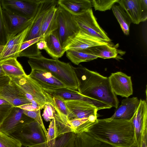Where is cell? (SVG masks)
<instances>
[{
	"label": "cell",
	"instance_id": "obj_1",
	"mask_svg": "<svg viewBox=\"0 0 147 147\" xmlns=\"http://www.w3.org/2000/svg\"><path fill=\"white\" fill-rule=\"evenodd\" d=\"M85 132L114 147H132L136 145L134 127L130 121L111 118L88 120L76 129L75 133Z\"/></svg>",
	"mask_w": 147,
	"mask_h": 147
},
{
	"label": "cell",
	"instance_id": "obj_2",
	"mask_svg": "<svg viewBox=\"0 0 147 147\" xmlns=\"http://www.w3.org/2000/svg\"><path fill=\"white\" fill-rule=\"evenodd\" d=\"M78 82V91L81 94L104 102L117 109L119 101L111 88L108 78L81 65L73 66Z\"/></svg>",
	"mask_w": 147,
	"mask_h": 147
},
{
	"label": "cell",
	"instance_id": "obj_3",
	"mask_svg": "<svg viewBox=\"0 0 147 147\" xmlns=\"http://www.w3.org/2000/svg\"><path fill=\"white\" fill-rule=\"evenodd\" d=\"M29 58L28 62L31 70L48 71L68 88L74 90H77V78L73 66L70 63L61 61L58 59L47 58L42 54Z\"/></svg>",
	"mask_w": 147,
	"mask_h": 147
},
{
	"label": "cell",
	"instance_id": "obj_4",
	"mask_svg": "<svg viewBox=\"0 0 147 147\" xmlns=\"http://www.w3.org/2000/svg\"><path fill=\"white\" fill-rule=\"evenodd\" d=\"M72 16L79 30L104 41L108 42L111 41L106 32L98 24L92 8L84 13Z\"/></svg>",
	"mask_w": 147,
	"mask_h": 147
},
{
	"label": "cell",
	"instance_id": "obj_5",
	"mask_svg": "<svg viewBox=\"0 0 147 147\" xmlns=\"http://www.w3.org/2000/svg\"><path fill=\"white\" fill-rule=\"evenodd\" d=\"M26 147L47 141L45 133L39 123L33 119L19 130L9 135Z\"/></svg>",
	"mask_w": 147,
	"mask_h": 147
},
{
	"label": "cell",
	"instance_id": "obj_6",
	"mask_svg": "<svg viewBox=\"0 0 147 147\" xmlns=\"http://www.w3.org/2000/svg\"><path fill=\"white\" fill-rule=\"evenodd\" d=\"M9 78L12 82L34 98L40 105L41 109L44 108L47 103H51L49 94L45 92L42 88L28 75Z\"/></svg>",
	"mask_w": 147,
	"mask_h": 147
},
{
	"label": "cell",
	"instance_id": "obj_7",
	"mask_svg": "<svg viewBox=\"0 0 147 147\" xmlns=\"http://www.w3.org/2000/svg\"><path fill=\"white\" fill-rule=\"evenodd\" d=\"M33 119L26 115L23 109L13 107L0 124V131L9 135L21 129Z\"/></svg>",
	"mask_w": 147,
	"mask_h": 147
},
{
	"label": "cell",
	"instance_id": "obj_8",
	"mask_svg": "<svg viewBox=\"0 0 147 147\" xmlns=\"http://www.w3.org/2000/svg\"><path fill=\"white\" fill-rule=\"evenodd\" d=\"M41 0H1L2 9L29 19L34 17Z\"/></svg>",
	"mask_w": 147,
	"mask_h": 147
},
{
	"label": "cell",
	"instance_id": "obj_9",
	"mask_svg": "<svg viewBox=\"0 0 147 147\" xmlns=\"http://www.w3.org/2000/svg\"><path fill=\"white\" fill-rule=\"evenodd\" d=\"M70 112L69 120L74 119L88 118V121L94 122L98 117L99 110L94 105L81 100H64Z\"/></svg>",
	"mask_w": 147,
	"mask_h": 147
},
{
	"label": "cell",
	"instance_id": "obj_10",
	"mask_svg": "<svg viewBox=\"0 0 147 147\" xmlns=\"http://www.w3.org/2000/svg\"><path fill=\"white\" fill-rule=\"evenodd\" d=\"M108 42L79 30L68 37L63 43V48L66 52L69 50L85 49Z\"/></svg>",
	"mask_w": 147,
	"mask_h": 147
},
{
	"label": "cell",
	"instance_id": "obj_11",
	"mask_svg": "<svg viewBox=\"0 0 147 147\" xmlns=\"http://www.w3.org/2000/svg\"><path fill=\"white\" fill-rule=\"evenodd\" d=\"M58 0H41L36 11L33 18L31 28L24 41H27L40 37V29L47 13L53 7L58 5Z\"/></svg>",
	"mask_w": 147,
	"mask_h": 147
},
{
	"label": "cell",
	"instance_id": "obj_12",
	"mask_svg": "<svg viewBox=\"0 0 147 147\" xmlns=\"http://www.w3.org/2000/svg\"><path fill=\"white\" fill-rule=\"evenodd\" d=\"M117 3L127 14L132 23L138 24L146 20L147 0H119Z\"/></svg>",
	"mask_w": 147,
	"mask_h": 147
},
{
	"label": "cell",
	"instance_id": "obj_13",
	"mask_svg": "<svg viewBox=\"0 0 147 147\" xmlns=\"http://www.w3.org/2000/svg\"><path fill=\"white\" fill-rule=\"evenodd\" d=\"M58 9V28L56 31L63 47L67 39L79 30L73 20L72 15L59 5Z\"/></svg>",
	"mask_w": 147,
	"mask_h": 147
},
{
	"label": "cell",
	"instance_id": "obj_14",
	"mask_svg": "<svg viewBox=\"0 0 147 147\" xmlns=\"http://www.w3.org/2000/svg\"><path fill=\"white\" fill-rule=\"evenodd\" d=\"M31 24L24 30L15 36L8 38L0 52V62L9 58L17 59L19 57L20 49L22 43L30 30Z\"/></svg>",
	"mask_w": 147,
	"mask_h": 147
},
{
	"label": "cell",
	"instance_id": "obj_15",
	"mask_svg": "<svg viewBox=\"0 0 147 147\" xmlns=\"http://www.w3.org/2000/svg\"><path fill=\"white\" fill-rule=\"evenodd\" d=\"M112 90L115 95L128 98L133 93L131 77L121 72L111 74L108 78Z\"/></svg>",
	"mask_w": 147,
	"mask_h": 147
},
{
	"label": "cell",
	"instance_id": "obj_16",
	"mask_svg": "<svg viewBox=\"0 0 147 147\" xmlns=\"http://www.w3.org/2000/svg\"><path fill=\"white\" fill-rule=\"evenodd\" d=\"M2 13L8 38L15 36L24 30L33 20V18L29 19L14 14L3 9Z\"/></svg>",
	"mask_w": 147,
	"mask_h": 147
},
{
	"label": "cell",
	"instance_id": "obj_17",
	"mask_svg": "<svg viewBox=\"0 0 147 147\" xmlns=\"http://www.w3.org/2000/svg\"><path fill=\"white\" fill-rule=\"evenodd\" d=\"M31 70L28 76L42 88L56 89L67 87L65 84L48 71L36 69Z\"/></svg>",
	"mask_w": 147,
	"mask_h": 147
},
{
	"label": "cell",
	"instance_id": "obj_18",
	"mask_svg": "<svg viewBox=\"0 0 147 147\" xmlns=\"http://www.w3.org/2000/svg\"><path fill=\"white\" fill-rule=\"evenodd\" d=\"M147 103L146 100H140L138 107L130 120L134 128L136 145L140 147L142 132L144 125L147 123Z\"/></svg>",
	"mask_w": 147,
	"mask_h": 147
},
{
	"label": "cell",
	"instance_id": "obj_19",
	"mask_svg": "<svg viewBox=\"0 0 147 147\" xmlns=\"http://www.w3.org/2000/svg\"><path fill=\"white\" fill-rule=\"evenodd\" d=\"M140 100L137 97L124 99L111 117L130 121L136 112Z\"/></svg>",
	"mask_w": 147,
	"mask_h": 147
},
{
	"label": "cell",
	"instance_id": "obj_20",
	"mask_svg": "<svg viewBox=\"0 0 147 147\" xmlns=\"http://www.w3.org/2000/svg\"><path fill=\"white\" fill-rule=\"evenodd\" d=\"M0 98L6 100L13 107H19L32 103L18 93L10 82L0 87Z\"/></svg>",
	"mask_w": 147,
	"mask_h": 147
},
{
	"label": "cell",
	"instance_id": "obj_21",
	"mask_svg": "<svg viewBox=\"0 0 147 147\" xmlns=\"http://www.w3.org/2000/svg\"><path fill=\"white\" fill-rule=\"evenodd\" d=\"M58 5L49 10L46 13L41 26L40 36L44 38L58 28Z\"/></svg>",
	"mask_w": 147,
	"mask_h": 147
},
{
	"label": "cell",
	"instance_id": "obj_22",
	"mask_svg": "<svg viewBox=\"0 0 147 147\" xmlns=\"http://www.w3.org/2000/svg\"><path fill=\"white\" fill-rule=\"evenodd\" d=\"M58 3L73 15L84 13L92 7L90 0H58Z\"/></svg>",
	"mask_w": 147,
	"mask_h": 147
},
{
	"label": "cell",
	"instance_id": "obj_23",
	"mask_svg": "<svg viewBox=\"0 0 147 147\" xmlns=\"http://www.w3.org/2000/svg\"><path fill=\"white\" fill-rule=\"evenodd\" d=\"M47 47L45 50L53 59H58L65 52L59 40L56 30L48 34L44 38Z\"/></svg>",
	"mask_w": 147,
	"mask_h": 147
},
{
	"label": "cell",
	"instance_id": "obj_24",
	"mask_svg": "<svg viewBox=\"0 0 147 147\" xmlns=\"http://www.w3.org/2000/svg\"><path fill=\"white\" fill-rule=\"evenodd\" d=\"M73 147H114L97 140L88 133L83 132L76 134Z\"/></svg>",
	"mask_w": 147,
	"mask_h": 147
},
{
	"label": "cell",
	"instance_id": "obj_25",
	"mask_svg": "<svg viewBox=\"0 0 147 147\" xmlns=\"http://www.w3.org/2000/svg\"><path fill=\"white\" fill-rule=\"evenodd\" d=\"M5 76L18 77L26 75L23 67L15 58H9L0 62Z\"/></svg>",
	"mask_w": 147,
	"mask_h": 147
},
{
	"label": "cell",
	"instance_id": "obj_26",
	"mask_svg": "<svg viewBox=\"0 0 147 147\" xmlns=\"http://www.w3.org/2000/svg\"><path fill=\"white\" fill-rule=\"evenodd\" d=\"M66 56L75 65L88 62L98 58L92 54L88 49L78 50H69L66 51Z\"/></svg>",
	"mask_w": 147,
	"mask_h": 147
},
{
	"label": "cell",
	"instance_id": "obj_27",
	"mask_svg": "<svg viewBox=\"0 0 147 147\" xmlns=\"http://www.w3.org/2000/svg\"><path fill=\"white\" fill-rule=\"evenodd\" d=\"M111 9L124 34L126 35H129V27L132 23L129 17L120 5H114Z\"/></svg>",
	"mask_w": 147,
	"mask_h": 147
},
{
	"label": "cell",
	"instance_id": "obj_28",
	"mask_svg": "<svg viewBox=\"0 0 147 147\" xmlns=\"http://www.w3.org/2000/svg\"><path fill=\"white\" fill-rule=\"evenodd\" d=\"M49 94L51 103L59 118L64 123H68L70 112L64 100L59 97L53 96Z\"/></svg>",
	"mask_w": 147,
	"mask_h": 147
},
{
	"label": "cell",
	"instance_id": "obj_29",
	"mask_svg": "<svg viewBox=\"0 0 147 147\" xmlns=\"http://www.w3.org/2000/svg\"><path fill=\"white\" fill-rule=\"evenodd\" d=\"M88 49L94 55L104 59L114 58L118 54L116 49L110 46L108 43L96 46Z\"/></svg>",
	"mask_w": 147,
	"mask_h": 147
},
{
	"label": "cell",
	"instance_id": "obj_30",
	"mask_svg": "<svg viewBox=\"0 0 147 147\" xmlns=\"http://www.w3.org/2000/svg\"><path fill=\"white\" fill-rule=\"evenodd\" d=\"M76 134L73 132L65 134L56 138L52 147H73ZM28 147H49L47 142L29 146Z\"/></svg>",
	"mask_w": 147,
	"mask_h": 147
},
{
	"label": "cell",
	"instance_id": "obj_31",
	"mask_svg": "<svg viewBox=\"0 0 147 147\" xmlns=\"http://www.w3.org/2000/svg\"><path fill=\"white\" fill-rule=\"evenodd\" d=\"M58 129L55 117L50 122L47 131V143L49 147H52L54 145L57 138L59 137Z\"/></svg>",
	"mask_w": 147,
	"mask_h": 147
},
{
	"label": "cell",
	"instance_id": "obj_32",
	"mask_svg": "<svg viewBox=\"0 0 147 147\" xmlns=\"http://www.w3.org/2000/svg\"><path fill=\"white\" fill-rule=\"evenodd\" d=\"M22 146L19 140L0 131V147H21Z\"/></svg>",
	"mask_w": 147,
	"mask_h": 147
},
{
	"label": "cell",
	"instance_id": "obj_33",
	"mask_svg": "<svg viewBox=\"0 0 147 147\" xmlns=\"http://www.w3.org/2000/svg\"><path fill=\"white\" fill-rule=\"evenodd\" d=\"M92 7L95 11H105L110 10L119 0H90Z\"/></svg>",
	"mask_w": 147,
	"mask_h": 147
},
{
	"label": "cell",
	"instance_id": "obj_34",
	"mask_svg": "<svg viewBox=\"0 0 147 147\" xmlns=\"http://www.w3.org/2000/svg\"><path fill=\"white\" fill-rule=\"evenodd\" d=\"M2 8L0 0V49L5 45L8 39V36L3 19Z\"/></svg>",
	"mask_w": 147,
	"mask_h": 147
},
{
	"label": "cell",
	"instance_id": "obj_35",
	"mask_svg": "<svg viewBox=\"0 0 147 147\" xmlns=\"http://www.w3.org/2000/svg\"><path fill=\"white\" fill-rule=\"evenodd\" d=\"M40 110V109H39L32 111H28L23 109V111L26 115L34 119L39 123L43 130L46 137L47 131L44 125L41 115Z\"/></svg>",
	"mask_w": 147,
	"mask_h": 147
},
{
	"label": "cell",
	"instance_id": "obj_36",
	"mask_svg": "<svg viewBox=\"0 0 147 147\" xmlns=\"http://www.w3.org/2000/svg\"><path fill=\"white\" fill-rule=\"evenodd\" d=\"M44 108L42 116L46 121H49L54 118L56 111L51 103H47Z\"/></svg>",
	"mask_w": 147,
	"mask_h": 147
},
{
	"label": "cell",
	"instance_id": "obj_37",
	"mask_svg": "<svg viewBox=\"0 0 147 147\" xmlns=\"http://www.w3.org/2000/svg\"><path fill=\"white\" fill-rule=\"evenodd\" d=\"M88 120V118L74 119L69 120L68 122L73 132L74 133L76 128Z\"/></svg>",
	"mask_w": 147,
	"mask_h": 147
},
{
	"label": "cell",
	"instance_id": "obj_38",
	"mask_svg": "<svg viewBox=\"0 0 147 147\" xmlns=\"http://www.w3.org/2000/svg\"><path fill=\"white\" fill-rule=\"evenodd\" d=\"M13 107L11 105H0V124Z\"/></svg>",
	"mask_w": 147,
	"mask_h": 147
},
{
	"label": "cell",
	"instance_id": "obj_39",
	"mask_svg": "<svg viewBox=\"0 0 147 147\" xmlns=\"http://www.w3.org/2000/svg\"><path fill=\"white\" fill-rule=\"evenodd\" d=\"M147 123L144 125L142 132L140 147H147Z\"/></svg>",
	"mask_w": 147,
	"mask_h": 147
},
{
	"label": "cell",
	"instance_id": "obj_40",
	"mask_svg": "<svg viewBox=\"0 0 147 147\" xmlns=\"http://www.w3.org/2000/svg\"><path fill=\"white\" fill-rule=\"evenodd\" d=\"M19 107L22 109L28 111H32L39 109L41 110V107L38 104L32 103L22 105Z\"/></svg>",
	"mask_w": 147,
	"mask_h": 147
},
{
	"label": "cell",
	"instance_id": "obj_41",
	"mask_svg": "<svg viewBox=\"0 0 147 147\" xmlns=\"http://www.w3.org/2000/svg\"><path fill=\"white\" fill-rule=\"evenodd\" d=\"M36 45L37 49L40 50L45 49L47 47L46 42L44 38L38 42Z\"/></svg>",
	"mask_w": 147,
	"mask_h": 147
},
{
	"label": "cell",
	"instance_id": "obj_42",
	"mask_svg": "<svg viewBox=\"0 0 147 147\" xmlns=\"http://www.w3.org/2000/svg\"><path fill=\"white\" fill-rule=\"evenodd\" d=\"M10 81V78L8 76L0 77V87L8 84Z\"/></svg>",
	"mask_w": 147,
	"mask_h": 147
},
{
	"label": "cell",
	"instance_id": "obj_43",
	"mask_svg": "<svg viewBox=\"0 0 147 147\" xmlns=\"http://www.w3.org/2000/svg\"><path fill=\"white\" fill-rule=\"evenodd\" d=\"M11 105L6 100L0 98V105Z\"/></svg>",
	"mask_w": 147,
	"mask_h": 147
},
{
	"label": "cell",
	"instance_id": "obj_44",
	"mask_svg": "<svg viewBox=\"0 0 147 147\" xmlns=\"http://www.w3.org/2000/svg\"><path fill=\"white\" fill-rule=\"evenodd\" d=\"M5 74L2 69L1 64L0 63V77L5 76Z\"/></svg>",
	"mask_w": 147,
	"mask_h": 147
},
{
	"label": "cell",
	"instance_id": "obj_45",
	"mask_svg": "<svg viewBox=\"0 0 147 147\" xmlns=\"http://www.w3.org/2000/svg\"><path fill=\"white\" fill-rule=\"evenodd\" d=\"M132 147H138V146H136V145H135L133 146Z\"/></svg>",
	"mask_w": 147,
	"mask_h": 147
},
{
	"label": "cell",
	"instance_id": "obj_46",
	"mask_svg": "<svg viewBox=\"0 0 147 147\" xmlns=\"http://www.w3.org/2000/svg\"><path fill=\"white\" fill-rule=\"evenodd\" d=\"M21 147H26V146H22Z\"/></svg>",
	"mask_w": 147,
	"mask_h": 147
},
{
	"label": "cell",
	"instance_id": "obj_47",
	"mask_svg": "<svg viewBox=\"0 0 147 147\" xmlns=\"http://www.w3.org/2000/svg\"><path fill=\"white\" fill-rule=\"evenodd\" d=\"M0 51H1V49H0Z\"/></svg>",
	"mask_w": 147,
	"mask_h": 147
}]
</instances>
